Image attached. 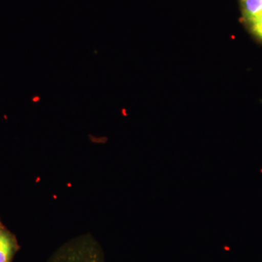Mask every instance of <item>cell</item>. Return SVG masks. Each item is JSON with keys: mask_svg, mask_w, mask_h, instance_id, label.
Here are the masks:
<instances>
[{"mask_svg": "<svg viewBox=\"0 0 262 262\" xmlns=\"http://www.w3.org/2000/svg\"><path fill=\"white\" fill-rule=\"evenodd\" d=\"M253 32L262 39V15L250 20Z\"/></svg>", "mask_w": 262, "mask_h": 262, "instance_id": "obj_4", "label": "cell"}, {"mask_svg": "<svg viewBox=\"0 0 262 262\" xmlns=\"http://www.w3.org/2000/svg\"><path fill=\"white\" fill-rule=\"evenodd\" d=\"M19 249L14 234L5 227L0 229V262H12Z\"/></svg>", "mask_w": 262, "mask_h": 262, "instance_id": "obj_2", "label": "cell"}, {"mask_svg": "<svg viewBox=\"0 0 262 262\" xmlns=\"http://www.w3.org/2000/svg\"><path fill=\"white\" fill-rule=\"evenodd\" d=\"M245 18L248 22L262 15V0H242Z\"/></svg>", "mask_w": 262, "mask_h": 262, "instance_id": "obj_3", "label": "cell"}, {"mask_svg": "<svg viewBox=\"0 0 262 262\" xmlns=\"http://www.w3.org/2000/svg\"><path fill=\"white\" fill-rule=\"evenodd\" d=\"M4 227V226L3 225V224H2L1 221H0V229L2 228V227Z\"/></svg>", "mask_w": 262, "mask_h": 262, "instance_id": "obj_5", "label": "cell"}, {"mask_svg": "<svg viewBox=\"0 0 262 262\" xmlns=\"http://www.w3.org/2000/svg\"><path fill=\"white\" fill-rule=\"evenodd\" d=\"M48 262H103V257L97 241L83 235L62 246Z\"/></svg>", "mask_w": 262, "mask_h": 262, "instance_id": "obj_1", "label": "cell"}]
</instances>
